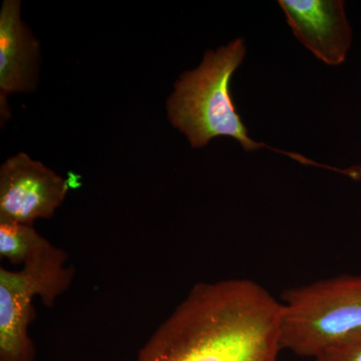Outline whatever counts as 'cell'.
Returning <instances> with one entry per match:
<instances>
[{"label":"cell","mask_w":361,"mask_h":361,"mask_svg":"<svg viewBox=\"0 0 361 361\" xmlns=\"http://www.w3.org/2000/svg\"><path fill=\"white\" fill-rule=\"evenodd\" d=\"M281 301L257 282L195 285L139 351L137 361H278Z\"/></svg>","instance_id":"1"},{"label":"cell","mask_w":361,"mask_h":361,"mask_svg":"<svg viewBox=\"0 0 361 361\" xmlns=\"http://www.w3.org/2000/svg\"><path fill=\"white\" fill-rule=\"evenodd\" d=\"M246 51L245 40L237 37L215 51H207L200 65L176 80L166 111L171 125L187 137L192 148H204L218 137H232L245 152L266 147L249 135L230 90Z\"/></svg>","instance_id":"2"},{"label":"cell","mask_w":361,"mask_h":361,"mask_svg":"<svg viewBox=\"0 0 361 361\" xmlns=\"http://www.w3.org/2000/svg\"><path fill=\"white\" fill-rule=\"evenodd\" d=\"M282 348L314 358L361 329V275L342 274L287 289L281 296Z\"/></svg>","instance_id":"3"},{"label":"cell","mask_w":361,"mask_h":361,"mask_svg":"<svg viewBox=\"0 0 361 361\" xmlns=\"http://www.w3.org/2000/svg\"><path fill=\"white\" fill-rule=\"evenodd\" d=\"M70 191V182L25 153L0 168V222L32 226L52 217Z\"/></svg>","instance_id":"4"},{"label":"cell","mask_w":361,"mask_h":361,"mask_svg":"<svg viewBox=\"0 0 361 361\" xmlns=\"http://www.w3.org/2000/svg\"><path fill=\"white\" fill-rule=\"evenodd\" d=\"M292 32L329 66L345 61L353 44V28L342 0H279Z\"/></svg>","instance_id":"5"},{"label":"cell","mask_w":361,"mask_h":361,"mask_svg":"<svg viewBox=\"0 0 361 361\" xmlns=\"http://www.w3.org/2000/svg\"><path fill=\"white\" fill-rule=\"evenodd\" d=\"M40 44L21 20L20 0H4L0 9V116L11 118L7 97L30 94L39 85Z\"/></svg>","instance_id":"6"},{"label":"cell","mask_w":361,"mask_h":361,"mask_svg":"<svg viewBox=\"0 0 361 361\" xmlns=\"http://www.w3.org/2000/svg\"><path fill=\"white\" fill-rule=\"evenodd\" d=\"M35 296L45 298L39 278L25 269H0V361H35V344L28 334Z\"/></svg>","instance_id":"7"},{"label":"cell","mask_w":361,"mask_h":361,"mask_svg":"<svg viewBox=\"0 0 361 361\" xmlns=\"http://www.w3.org/2000/svg\"><path fill=\"white\" fill-rule=\"evenodd\" d=\"M314 361H361V329L334 342Z\"/></svg>","instance_id":"8"},{"label":"cell","mask_w":361,"mask_h":361,"mask_svg":"<svg viewBox=\"0 0 361 361\" xmlns=\"http://www.w3.org/2000/svg\"><path fill=\"white\" fill-rule=\"evenodd\" d=\"M330 170L336 171V172L341 173V174L346 176V177L350 178L356 182L361 183V165L351 166V167L342 169L329 168Z\"/></svg>","instance_id":"9"}]
</instances>
